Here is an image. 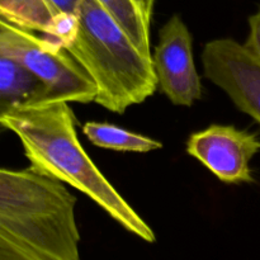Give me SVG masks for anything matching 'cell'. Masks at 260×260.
I'll return each mask as SVG.
<instances>
[{"mask_svg":"<svg viewBox=\"0 0 260 260\" xmlns=\"http://www.w3.org/2000/svg\"><path fill=\"white\" fill-rule=\"evenodd\" d=\"M79 30L78 15L60 13L53 17L47 29L40 35L57 50H66L75 41Z\"/></svg>","mask_w":260,"mask_h":260,"instance_id":"obj_12","label":"cell"},{"mask_svg":"<svg viewBox=\"0 0 260 260\" xmlns=\"http://www.w3.org/2000/svg\"><path fill=\"white\" fill-rule=\"evenodd\" d=\"M69 103L50 102L18 107L0 122L17 135L37 174L71 185L95 202L128 233L155 243V233L94 165L78 139Z\"/></svg>","mask_w":260,"mask_h":260,"instance_id":"obj_1","label":"cell"},{"mask_svg":"<svg viewBox=\"0 0 260 260\" xmlns=\"http://www.w3.org/2000/svg\"><path fill=\"white\" fill-rule=\"evenodd\" d=\"M55 15L47 0H0V18L28 32L42 35Z\"/></svg>","mask_w":260,"mask_h":260,"instance_id":"obj_11","label":"cell"},{"mask_svg":"<svg viewBox=\"0 0 260 260\" xmlns=\"http://www.w3.org/2000/svg\"><path fill=\"white\" fill-rule=\"evenodd\" d=\"M157 85L175 106L190 107L202 98V83L193 58L192 35L179 15L160 29L152 55Z\"/></svg>","mask_w":260,"mask_h":260,"instance_id":"obj_6","label":"cell"},{"mask_svg":"<svg viewBox=\"0 0 260 260\" xmlns=\"http://www.w3.org/2000/svg\"><path fill=\"white\" fill-rule=\"evenodd\" d=\"M75 207L62 183L0 168V260H80Z\"/></svg>","mask_w":260,"mask_h":260,"instance_id":"obj_2","label":"cell"},{"mask_svg":"<svg viewBox=\"0 0 260 260\" xmlns=\"http://www.w3.org/2000/svg\"><path fill=\"white\" fill-rule=\"evenodd\" d=\"M131 38L137 48L152 57L150 25L155 0H95Z\"/></svg>","mask_w":260,"mask_h":260,"instance_id":"obj_9","label":"cell"},{"mask_svg":"<svg viewBox=\"0 0 260 260\" xmlns=\"http://www.w3.org/2000/svg\"><path fill=\"white\" fill-rule=\"evenodd\" d=\"M259 151L255 134L223 124H211L187 141L188 154L228 184L254 182L250 162Z\"/></svg>","mask_w":260,"mask_h":260,"instance_id":"obj_7","label":"cell"},{"mask_svg":"<svg viewBox=\"0 0 260 260\" xmlns=\"http://www.w3.org/2000/svg\"><path fill=\"white\" fill-rule=\"evenodd\" d=\"M202 63L206 79L260 124L259 58L238 41L218 38L205 45Z\"/></svg>","mask_w":260,"mask_h":260,"instance_id":"obj_5","label":"cell"},{"mask_svg":"<svg viewBox=\"0 0 260 260\" xmlns=\"http://www.w3.org/2000/svg\"><path fill=\"white\" fill-rule=\"evenodd\" d=\"M45 102V84L24 66L0 56V119L18 107Z\"/></svg>","mask_w":260,"mask_h":260,"instance_id":"obj_8","label":"cell"},{"mask_svg":"<svg viewBox=\"0 0 260 260\" xmlns=\"http://www.w3.org/2000/svg\"><path fill=\"white\" fill-rule=\"evenodd\" d=\"M47 3L56 14L65 13V14L78 15L81 0H47Z\"/></svg>","mask_w":260,"mask_h":260,"instance_id":"obj_14","label":"cell"},{"mask_svg":"<svg viewBox=\"0 0 260 260\" xmlns=\"http://www.w3.org/2000/svg\"><path fill=\"white\" fill-rule=\"evenodd\" d=\"M78 19V36L65 51L95 85L94 102L123 114L150 98L157 88L152 57L135 46L95 0H81Z\"/></svg>","mask_w":260,"mask_h":260,"instance_id":"obj_3","label":"cell"},{"mask_svg":"<svg viewBox=\"0 0 260 260\" xmlns=\"http://www.w3.org/2000/svg\"><path fill=\"white\" fill-rule=\"evenodd\" d=\"M0 56L35 74L47 89V102L91 103L96 89L65 50H57L41 36L0 18Z\"/></svg>","mask_w":260,"mask_h":260,"instance_id":"obj_4","label":"cell"},{"mask_svg":"<svg viewBox=\"0 0 260 260\" xmlns=\"http://www.w3.org/2000/svg\"><path fill=\"white\" fill-rule=\"evenodd\" d=\"M5 131H7V128H5V127H4V126H3V124H2V123H0V135H2V134H3V132H5Z\"/></svg>","mask_w":260,"mask_h":260,"instance_id":"obj_15","label":"cell"},{"mask_svg":"<svg viewBox=\"0 0 260 260\" xmlns=\"http://www.w3.org/2000/svg\"><path fill=\"white\" fill-rule=\"evenodd\" d=\"M249 29L248 40L244 46L260 60V8L249 18Z\"/></svg>","mask_w":260,"mask_h":260,"instance_id":"obj_13","label":"cell"},{"mask_svg":"<svg viewBox=\"0 0 260 260\" xmlns=\"http://www.w3.org/2000/svg\"><path fill=\"white\" fill-rule=\"evenodd\" d=\"M83 132L93 145L114 151L145 154L162 147V144L157 140L106 122H86L83 126Z\"/></svg>","mask_w":260,"mask_h":260,"instance_id":"obj_10","label":"cell"}]
</instances>
